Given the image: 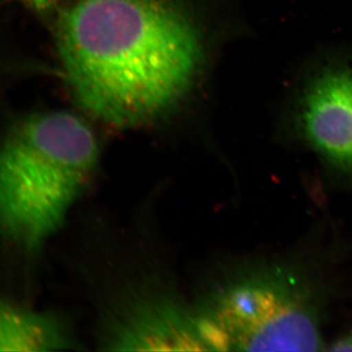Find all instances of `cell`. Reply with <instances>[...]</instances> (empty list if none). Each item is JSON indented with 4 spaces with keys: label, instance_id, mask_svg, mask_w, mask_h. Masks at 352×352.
<instances>
[{
    "label": "cell",
    "instance_id": "cell-7",
    "mask_svg": "<svg viewBox=\"0 0 352 352\" xmlns=\"http://www.w3.org/2000/svg\"><path fill=\"white\" fill-rule=\"evenodd\" d=\"M24 4L38 13H45L52 9L55 0H22Z\"/></svg>",
    "mask_w": 352,
    "mask_h": 352
},
{
    "label": "cell",
    "instance_id": "cell-8",
    "mask_svg": "<svg viewBox=\"0 0 352 352\" xmlns=\"http://www.w3.org/2000/svg\"><path fill=\"white\" fill-rule=\"evenodd\" d=\"M330 351H352V333L336 340L332 344V347H330Z\"/></svg>",
    "mask_w": 352,
    "mask_h": 352
},
{
    "label": "cell",
    "instance_id": "cell-2",
    "mask_svg": "<svg viewBox=\"0 0 352 352\" xmlns=\"http://www.w3.org/2000/svg\"><path fill=\"white\" fill-rule=\"evenodd\" d=\"M98 159L94 132L74 113L23 120L0 146V232L38 250L63 226Z\"/></svg>",
    "mask_w": 352,
    "mask_h": 352
},
{
    "label": "cell",
    "instance_id": "cell-5",
    "mask_svg": "<svg viewBox=\"0 0 352 352\" xmlns=\"http://www.w3.org/2000/svg\"><path fill=\"white\" fill-rule=\"evenodd\" d=\"M107 351H207L196 312L163 293L133 294L106 321Z\"/></svg>",
    "mask_w": 352,
    "mask_h": 352
},
{
    "label": "cell",
    "instance_id": "cell-3",
    "mask_svg": "<svg viewBox=\"0 0 352 352\" xmlns=\"http://www.w3.org/2000/svg\"><path fill=\"white\" fill-rule=\"evenodd\" d=\"M196 314L207 351H314L323 344L314 296L283 270L235 278Z\"/></svg>",
    "mask_w": 352,
    "mask_h": 352
},
{
    "label": "cell",
    "instance_id": "cell-6",
    "mask_svg": "<svg viewBox=\"0 0 352 352\" xmlns=\"http://www.w3.org/2000/svg\"><path fill=\"white\" fill-rule=\"evenodd\" d=\"M74 344L73 338L56 317L0 298V351H65Z\"/></svg>",
    "mask_w": 352,
    "mask_h": 352
},
{
    "label": "cell",
    "instance_id": "cell-4",
    "mask_svg": "<svg viewBox=\"0 0 352 352\" xmlns=\"http://www.w3.org/2000/svg\"><path fill=\"white\" fill-rule=\"evenodd\" d=\"M279 110L282 131L352 175V46L331 45L308 56Z\"/></svg>",
    "mask_w": 352,
    "mask_h": 352
},
{
    "label": "cell",
    "instance_id": "cell-1",
    "mask_svg": "<svg viewBox=\"0 0 352 352\" xmlns=\"http://www.w3.org/2000/svg\"><path fill=\"white\" fill-rule=\"evenodd\" d=\"M58 50L76 100L118 127L162 117L195 80V25L166 0H76L60 19Z\"/></svg>",
    "mask_w": 352,
    "mask_h": 352
}]
</instances>
